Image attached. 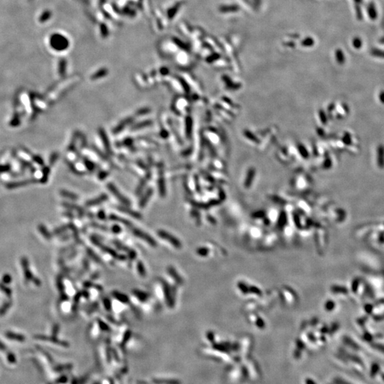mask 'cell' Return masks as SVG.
<instances>
[{"label":"cell","mask_w":384,"mask_h":384,"mask_svg":"<svg viewBox=\"0 0 384 384\" xmlns=\"http://www.w3.org/2000/svg\"><path fill=\"white\" fill-rule=\"evenodd\" d=\"M21 265H22L23 273H24V276H25V278H26V280H28V281H31L32 282V283H34L36 286H40L41 284V282L40 281V280L38 279L37 278H36V277L32 273V272H31L29 269V263L28 259H27L26 258L23 257L21 260Z\"/></svg>","instance_id":"obj_1"},{"label":"cell","mask_w":384,"mask_h":384,"mask_svg":"<svg viewBox=\"0 0 384 384\" xmlns=\"http://www.w3.org/2000/svg\"><path fill=\"white\" fill-rule=\"evenodd\" d=\"M336 383H337V384H351V383H347V382H346V381H343V380H341V379L336 380Z\"/></svg>","instance_id":"obj_26"},{"label":"cell","mask_w":384,"mask_h":384,"mask_svg":"<svg viewBox=\"0 0 384 384\" xmlns=\"http://www.w3.org/2000/svg\"><path fill=\"white\" fill-rule=\"evenodd\" d=\"M132 232H133V234L134 236H136L137 237L141 238L142 240H144L145 241H146L147 243H148L149 244H150L152 246L155 247L156 245V243L154 240L150 236L147 235V233H145V232L143 231L139 230L137 228H133L132 229Z\"/></svg>","instance_id":"obj_3"},{"label":"cell","mask_w":384,"mask_h":384,"mask_svg":"<svg viewBox=\"0 0 384 384\" xmlns=\"http://www.w3.org/2000/svg\"><path fill=\"white\" fill-rule=\"evenodd\" d=\"M150 123H151V122H150V121L142 122V123H140L139 124H137V125H136V126L134 127V129H140V128H142V127H147V126H148V125H150Z\"/></svg>","instance_id":"obj_22"},{"label":"cell","mask_w":384,"mask_h":384,"mask_svg":"<svg viewBox=\"0 0 384 384\" xmlns=\"http://www.w3.org/2000/svg\"><path fill=\"white\" fill-rule=\"evenodd\" d=\"M0 290H1V292H3L8 297H11L12 295V290H11L10 287H8L4 284L3 283H0Z\"/></svg>","instance_id":"obj_16"},{"label":"cell","mask_w":384,"mask_h":384,"mask_svg":"<svg viewBox=\"0 0 384 384\" xmlns=\"http://www.w3.org/2000/svg\"><path fill=\"white\" fill-rule=\"evenodd\" d=\"M137 267H138V271H139L140 274L141 275H143V276L145 275V268H144V266H143L142 264L140 262V263H138Z\"/></svg>","instance_id":"obj_23"},{"label":"cell","mask_w":384,"mask_h":384,"mask_svg":"<svg viewBox=\"0 0 384 384\" xmlns=\"http://www.w3.org/2000/svg\"><path fill=\"white\" fill-rule=\"evenodd\" d=\"M118 209H119V210H121V211L126 213V214H129V215H131L132 216V217H134L135 218H142L141 215H140L139 213L134 211L130 210V209H129L127 208H125V207L120 206L119 208H118Z\"/></svg>","instance_id":"obj_12"},{"label":"cell","mask_w":384,"mask_h":384,"mask_svg":"<svg viewBox=\"0 0 384 384\" xmlns=\"http://www.w3.org/2000/svg\"><path fill=\"white\" fill-rule=\"evenodd\" d=\"M380 99H381V101H382L384 103V93L383 92L380 94Z\"/></svg>","instance_id":"obj_28"},{"label":"cell","mask_w":384,"mask_h":384,"mask_svg":"<svg viewBox=\"0 0 384 384\" xmlns=\"http://www.w3.org/2000/svg\"><path fill=\"white\" fill-rule=\"evenodd\" d=\"M168 271H169V275H170L172 276V278L176 280V283H178L179 284L182 283V279H181V278H180V276L177 274V272H176V270H174V268H172V267H169V269H168Z\"/></svg>","instance_id":"obj_15"},{"label":"cell","mask_w":384,"mask_h":384,"mask_svg":"<svg viewBox=\"0 0 384 384\" xmlns=\"http://www.w3.org/2000/svg\"><path fill=\"white\" fill-rule=\"evenodd\" d=\"M12 277H11L10 275L9 274H5L2 278L3 283L6 284V285H7V284H10L11 282H12Z\"/></svg>","instance_id":"obj_21"},{"label":"cell","mask_w":384,"mask_h":384,"mask_svg":"<svg viewBox=\"0 0 384 384\" xmlns=\"http://www.w3.org/2000/svg\"><path fill=\"white\" fill-rule=\"evenodd\" d=\"M5 348H6V347H5V346L4 345L1 341H0V349L3 350V349H5Z\"/></svg>","instance_id":"obj_30"},{"label":"cell","mask_w":384,"mask_h":384,"mask_svg":"<svg viewBox=\"0 0 384 384\" xmlns=\"http://www.w3.org/2000/svg\"><path fill=\"white\" fill-rule=\"evenodd\" d=\"M12 305V301H11V300L5 302V303L1 305V307H0V316L4 315L7 311L10 309V307Z\"/></svg>","instance_id":"obj_14"},{"label":"cell","mask_w":384,"mask_h":384,"mask_svg":"<svg viewBox=\"0 0 384 384\" xmlns=\"http://www.w3.org/2000/svg\"><path fill=\"white\" fill-rule=\"evenodd\" d=\"M152 194V189H149V190L147 192V193H145V194L144 195L143 197L142 198L141 201H140V206L141 207V208H142V207L145 206V205L147 204V201H149V199H150V198L151 197Z\"/></svg>","instance_id":"obj_9"},{"label":"cell","mask_w":384,"mask_h":384,"mask_svg":"<svg viewBox=\"0 0 384 384\" xmlns=\"http://www.w3.org/2000/svg\"><path fill=\"white\" fill-rule=\"evenodd\" d=\"M158 235H159V236H160L162 238H163V239L166 240V241H169V243H172V244L175 247L180 248V247H181V244L179 240H177V238L174 237V236L169 234V233L166 232V231H158Z\"/></svg>","instance_id":"obj_2"},{"label":"cell","mask_w":384,"mask_h":384,"mask_svg":"<svg viewBox=\"0 0 384 384\" xmlns=\"http://www.w3.org/2000/svg\"><path fill=\"white\" fill-rule=\"evenodd\" d=\"M108 189L110 190V192L112 193L113 195L115 196L117 199L119 200V201H121V203H123V204L125 205H129L130 204V201L127 200L126 197H125L123 195H122L121 193L118 191V189H117V187L115 186L112 184H108Z\"/></svg>","instance_id":"obj_4"},{"label":"cell","mask_w":384,"mask_h":384,"mask_svg":"<svg viewBox=\"0 0 384 384\" xmlns=\"http://www.w3.org/2000/svg\"><path fill=\"white\" fill-rule=\"evenodd\" d=\"M38 229H39V231L41 232V233L42 234L43 237L46 238L47 240H50L51 238H52V235L50 233V232H49L48 229L46 228V227H45L42 224L39 225V227H38Z\"/></svg>","instance_id":"obj_11"},{"label":"cell","mask_w":384,"mask_h":384,"mask_svg":"<svg viewBox=\"0 0 384 384\" xmlns=\"http://www.w3.org/2000/svg\"><path fill=\"white\" fill-rule=\"evenodd\" d=\"M149 112V110H148V109H147V108H143L142 110H139V111H138V114H139V115H142V113H147V112Z\"/></svg>","instance_id":"obj_25"},{"label":"cell","mask_w":384,"mask_h":384,"mask_svg":"<svg viewBox=\"0 0 384 384\" xmlns=\"http://www.w3.org/2000/svg\"><path fill=\"white\" fill-rule=\"evenodd\" d=\"M306 383H307V384H315V383H314V381H312V380H310V379L307 380Z\"/></svg>","instance_id":"obj_29"},{"label":"cell","mask_w":384,"mask_h":384,"mask_svg":"<svg viewBox=\"0 0 384 384\" xmlns=\"http://www.w3.org/2000/svg\"><path fill=\"white\" fill-rule=\"evenodd\" d=\"M382 378H383V380H384V374H382Z\"/></svg>","instance_id":"obj_31"},{"label":"cell","mask_w":384,"mask_h":384,"mask_svg":"<svg viewBox=\"0 0 384 384\" xmlns=\"http://www.w3.org/2000/svg\"><path fill=\"white\" fill-rule=\"evenodd\" d=\"M113 295L115 296V297L117 298L118 300H120L122 303H127L129 302V299L127 298V297H126V295H124V294H121V293L115 292H113Z\"/></svg>","instance_id":"obj_17"},{"label":"cell","mask_w":384,"mask_h":384,"mask_svg":"<svg viewBox=\"0 0 384 384\" xmlns=\"http://www.w3.org/2000/svg\"><path fill=\"white\" fill-rule=\"evenodd\" d=\"M134 294L136 295V297H137L139 298L140 300H143V301H144V300H146L147 298V294H146V293H145L143 292H141V291L135 290V291H134Z\"/></svg>","instance_id":"obj_19"},{"label":"cell","mask_w":384,"mask_h":384,"mask_svg":"<svg viewBox=\"0 0 384 384\" xmlns=\"http://www.w3.org/2000/svg\"><path fill=\"white\" fill-rule=\"evenodd\" d=\"M100 135H101L102 141H103V143H104V146L105 147V149H106V150H108V152H110V144H109V140H108V137H107V136H106V134H105V133L104 130H102V129L101 130H100Z\"/></svg>","instance_id":"obj_13"},{"label":"cell","mask_w":384,"mask_h":384,"mask_svg":"<svg viewBox=\"0 0 384 384\" xmlns=\"http://www.w3.org/2000/svg\"><path fill=\"white\" fill-rule=\"evenodd\" d=\"M379 369H380L379 365H378V363H374V364L372 365V366H371V374H370L371 377L372 378L374 377V376L378 374V372L379 371Z\"/></svg>","instance_id":"obj_18"},{"label":"cell","mask_w":384,"mask_h":384,"mask_svg":"<svg viewBox=\"0 0 384 384\" xmlns=\"http://www.w3.org/2000/svg\"><path fill=\"white\" fill-rule=\"evenodd\" d=\"M5 334H6V336L7 338H11V339L18 340V341H22L25 339V337L23 336V335L16 334V333H14V332H7Z\"/></svg>","instance_id":"obj_10"},{"label":"cell","mask_w":384,"mask_h":384,"mask_svg":"<svg viewBox=\"0 0 384 384\" xmlns=\"http://www.w3.org/2000/svg\"><path fill=\"white\" fill-rule=\"evenodd\" d=\"M57 284H58V287H59V290L61 291V292H63V290H64V287H63V284L62 283V281H61V278H59V279H58Z\"/></svg>","instance_id":"obj_24"},{"label":"cell","mask_w":384,"mask_h":384,"mask_svg":"<svg viewBox=\"0 0 384 384\" xmlns=\"http://www.w3.org/2000/svg\"><path fill=\"white\" fill-rule=\"evenodd\" d=\"M110 218H112V220H115V221H120V222H121L122 223H123V224H125V225H131L130 223H129L128 221H126V220L123 219V218H119V217H116V216H112H112H111Z\"/></svg>","instance_id":"obj_20"},{"label":"cell","mask_w":384,"mask_h":384,"mask_svg":"<svg viewBox=\"0 0 384 384\" xmlns=\"http://www.w3.org/2000/svg\"><path fill=\"white\" fill-rule=\"evenodd\" d=\"M125 120H123L122 122L121 123H119L117 125V126L115 128V130H113V132L115 133H117V132H120V130H123L125 127L127 126V125H129L131 122L132 121V118L129 117L127 119H125Z\"/></svg>","instance_id":"obj_8"},{"label":"cell","mask_w":384,"mask_h":384,"mask_svg":"<svg viewBox=\"0 0 384 384\" xmlns=\"http://www.w3.org/2000/svg\"><path fill=\"white\" fill-rule=\"evenodd\" d=\"M164 294H165V295H166V297H167V303H168V305H169V306H171V307L173 306V305H174V300H173V299H172V292H171L170 289H169V286L167 285V284H166V283H165V284L164 283Z\"/></svg>","instance_id":"obj_6"},{"label":"cell","mask_w":384,"mask_h":384,"mask_svg":"<svg viewBox=\"0 0 384 384\" xmlns=\"http://www.w3.org/2000/svg\"><path fill=\"white\" fill-rule=\"evenodd\" d=\"M375 347H376V349H378L379 351H382V352H384V347L381 345H375Z\"/></svg>","instance_id":"obj_27"},{"label":"cell","mask_w":384,"mask_h":384,"mask_svg":"<svg viewBox=\"0 0 384 384\" xmlns=\"http://www.w3.org/2000/svg\"><path fill=\"white\" fill-rule=\"evenodd\" d=\"M378 164L380 167H384V146L380 145L378 148Z\"/></svg>","instance_id":"obj_7"},{"label":"cell","mask_w":384,"mask_h":384,"mask_svg":"<svg viewBox=\"0 0 384 384\" xmlns=\"http://www.w3.org/2000/svg\"><path fill=\"white\" fill-rule=\"evenodd\" d=\"M107 198H108L107 195H105V194H102V195L98 196V198H95V199L90 200V201H88L86 203V206H93L100 204V203H103V202L106 201Z\"/></svg>","instance_id":"obj_5"}]
</instances>
